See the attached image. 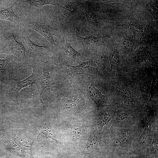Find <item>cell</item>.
<instances>
[{"label": "cell", "mask_w": 158, "mask_h": 158, "mask_svg": "<svg viewBox=\"0 0 158 158\" xmlns=\"http://www.w3.org/2000/svg\"><path fill=\"white\" fill-rule=\"evenodd\" d=\"M23 38L28 53L32 56L35 57L43 55L49 50V47L46 45H39L33 42L26 35H24Z\"/></svg>", "instance_id": "5"}, {"label": "cell", "mask_w": 158, "mask_h": 158, "mask_svg": "<svg viewBox=\"0 0 158 158\" xmlns=\"http://www.w3.org/2000/svg\"><path fill=\"white\" fill-rule=\"evenodd\" d=\"M65 53L66 56L70 59H75L79 57L80 54L75 50L69 44L65 45Z\"/></svg>", "instance_id": "19"}, {"label": "cell", "mask_w": 158, "mask_h": 158, "mask_svg": "<svg viewBox=\"0 0 158 158\" xmlns=\"http://www.w3.org/2000/svg\"><path fill=\"white\" fill-rule=\"evenodd\" d=\"M87 90L89 95L96 104L98 105L104 98L102 94L92 83H89L87 85Z\"/></svg>", "instance_id": "12"}, {"label": "cell", "mask_w": 158, "mask_h": 158, "mask_svg": "<svg viewBox=\"0 0 158 158\" xmlns=\"http://www.w3.org/2000/svg\"><path fill=\"white\" fill-rule=\"evenodd\" d=\"M147 9L150 11V12L152 13L153 16L155 17V19L156 18H157V10L153 6H148Z\"/></svg>", "instance_id": "26"}, {"label": "cell", "mask_w": 158, "mask_h": 158, "mask_svg": "<svg viewBox=\"0 0 158 158\" xmlns=\"http://www.w3.org/2000/svg\"><path fill=\"white\" fill-rule=\"evenodd\" d=\"M7 42L0 52V54H11L16 56L23 61L27 60L24 47L22 42H18L16 39L14 30H9L8 32Z\"/></svg>", "instance_id": "2"}, {"label": "cell", "mask_w": 158, "mask_h": 158, "mask_svg": "<svg viewBox=\"0 0 158 158\" xmlns=\"http://www.w3.org/2000/svg\"><path fill=\"white\" fill-rule=\"evenodd\" d=\"M25 22L27 27L38 32L52 44L56 45L53 37L54 35L56 36L55 29L46 22L36 18H29Z\"/></svg>", "instance_id": "3"}, {"label": "cell", "mask_w": 158, "mask_h": 158, "mask_svg": "<svg viewBox=\"0 0 158 158\" xmlns=\"http://www.w3.org/2000/svg\"><path fill=\"white\" fill-rule=\"evenodd\" d=\"M109 59L111 65H117L119 61L118 50L116 49H112L109 56Z\"/></svg>", "instance_id": "23"}, {"label": "cell", "mask_w": 158, "mask_h": 158, "mask_svg": "<svg viewBox=\"0 0 158 158\" xmlns=\"http://www.w3.org/2000/svg\"><path fill=\"white\" fill-rule=\"evenodd\" d=\"M152 119L148 121L143 132L138 140V143L141 145H144L146 142L149 137L150 130L152 123Z\"/></svg>", "instance_id": "16"}, {"label": "cell", "mask_w": 158, "mask_h": 158, "mask_svg": "<svg viewBox=\"0 0 158 158\" xmlns=\"http://www.w3.org/2000/svg\"><path fill=\"white\" fill-rule=\"evenodd\" d=\"M70 131L72 135L74 137L79 138L82 137L85 133L83 126L79 123L73 124L71 126Z\"/></svg>", "instance_id": "18"}, {"label": "cell", "mask_w": 158, "mask_h": 158, "mask_svg": "<svg viewBox=\"0 0 158 158\" xmlns=\"http://www.w3.org/2000/svg\"><path fill=\"white\" fill-rule=\"evenodd\" d=\"M99 142V133L94 128H93L90 131L88 141L82 154L88 155L98 150Z\"/></svg>", "instance_id": "6"}, {"label": "cell", "mask_w": 158, "mask_h": 158, "mask_svg": "<svg viewBox=\"0 0 158 158\" xmlns=\"http://www.w3.org/2000/svg\"><path fill=\"white\" fill-rule=\"evenodd\" d=\"M73 74L78 75L86 73L90 70L93 66L91 61L83 62L77 66L67 65Z\"/></svg>", "instance_id": "13"}, {"label": "cell", "mask_w": 158, "mask_h": 158, "mask_svg": "<svg viewBox=\"0 0 158 158\" xmlns=\"http://www.w3.org/2000/svg\"><path fill=\"white\" fill-rule=\"evenodd\" d=\"M158 140L157 134L154 135L153 141L150 146V152L152 158H158Z\"/></svg>", "instance_id": "20"}, {"label": "cell", "mask_w": 158, "mask_h": 158, "mask_svg": "<svg viewBox=\"0 0 158 158\" xmlns=\"http://www.w3.org/2000/svg\"><path fill=\"white\" fill-rule=\"evenodd\" d=\"M32 68L31 75L25 79L19 81L17 84L16 87L14 91L11 92H7V96L17 104H19L18 102V93L22 88L27 87H30L33 84L37 85V75L34 67L30 66Z\"/></svg>", "instance_id": "4"}, {"label": "cell", "mask_w": 158, "mask_h": 158, "mask_svg": "<svg viewBox=\"0 0 158 158\" xmlns=\"http://www.w3.org/2000/svg\"><path fill=\"white\" fill-rule=\"evenodd\" d=\"M78 36L82 43L86 46L98 44L101 43L102 40L100 37H96L92 36L86 37H83L78 35Z\"/></svg>", "instance_id": "17"}, {"label": "cell", "mask_w": 158, "mask_h": 158, "mask_svg": "<svg viewBox=\"0 0 158 158\" xmlns=\"http://www.w3.org/2000/svg\"><path fill=\"white\" fill-rule=\"evenodd\" d=\"M40 131L47 138H50L55 140L58 144L61 143L58 132L53 126L48 123L42 124L40 126Z\"/></svg>", "instance_id": "9"}, {"label": "cell", "mask_w": 158, "mask_h": 158, "mask_svg": "<svg viewBox=\"0 0 158 158\" xmlns=\"http://www.w3.org/2000/svg\"><path fill=\"white\" fill-rule=\"evenodd\" d=\"M26 4L36 8H40L43 6L51 4L55 5L56 1L55 0H22L20 1Z\"/></svg>", "instance_id": "15"}, {"label": "cell", "mask_w": 158, "mask_h": 158, "mask_svg": "<svg viewBox=\"0 0 158 158\" xmlns=\"http://www.w3.org/2000/svg\"><path fill=\"white\" fill-rule=\"evenodd\" d=\"M13 56L4 59H0V79H1L6 66L12 58Z\"/></svg>", "instance_id": "24"}, {"label": "cell", "mask_w": 158, "mask_h": 158, "mask_svg": "<svg viewBox=\"0 0 158 158\" xmlns=\"http://www.w3.org/2000/svg\"><path fill=\"white\" fill-rule=\"evenodd\" d=\"M87 158H100L98 155H90Z\"/></svg>", "instance_id": "27"}, {"label": "cell", "mask_w": 158, "mask_h": 158, "mask_svg": "<svg viewBox=\"0 0 158 158\" xmlns=\"http://www.w3.org/2000/svg\"><path fill=\"white\" fill-rule=\"evenodd\" d=\"M79 97H74L67 99L64 103V106L67 109L73 111H78L85 106V103Z\"/></svg>", "instance_id": "11"}, {"label": "cell", "mask_w": 158, "mask_h": 158, "mask_svg": "<svg viewBox=\"0 0 158 158\" xmlns=\"http://www.w3.org/2000/svg\"><path fill=\"white\" fill-rule=\"evenodd\" d=\"M84 10L87 20L92 24L97 25V22L95 13L92 11L86 8H84Z\"/></svg>", "instance_id": "21"}, {"label": "cell", "mask_w": 158, "mask_h": 158, "mask_svg": "<svg viewBox=\"0 0 158 158\" xmlns=\"http://www.w3.org/2000/svg\"><path fill=\"white\" fill-rule=\"evenodd\" d=\"M129 118L128 114L123 113L119 114L116 118L110 129L107 131V135H110L119 128H121L127 121Z\"/></svg>", "instance_id": "10"}, {"label": "cell", "mask_w": 158, "mask_h": 158, "mask_svg": "<svg viewBox=\"0 0 158 158\" xmlns=\"http://www.w3.org/2000/svg\"><path fill=\"white\" fill-rule=\"evenodd\" d=\"M132 138L131 131L129 130L125 131L116 139L114 144L115 146L119 148H126L130 145Z\"/></svg>", "instance_id": "8"}, {"label": "cell", "mask_w": 158, "mask_h": 158, "mask_svg": "<svg viewBox=\"0 0 158 158\" xmlns=\"http://www.w3.org/2000/svg\"><path fill=\"white\" fill-rule=\"evenodd\" d=\"M18 1H16L10 7L0 10V20H6L14 23H20L23 22L22 18L16 15L13 10L14 5Z\"/></svg>", "instance_id": "7"}, {"label": "cell", "mask_w": 158, "mask_h": 158, "mask_svg": "<svg viewBox=\"0 0 158 158\" xmlns=\"http://www.w3.org/2000/svg\"><path fill=\"white\" fill-rule=\"evenodd\" d=\"M111 111H104L100 112L99 114L97 122L100 127V130H102L103 127L108 124L114 116Z\"/></svg>", "instance_id": "14"}, {"label": "cell", "mask_w": 158, "mask_h": 158, "mask_svg": "<svg viewBox=\"0 0 158 158\" xmlns=\"http://www.w3.org/2000/svg\"><path fill=\"white\" fill-rule=\"evenodd\" d=\"M118 92L123 97L128 98H130L132 95L128 89L125 86L119 84L117 86Z\"/></svg>", "instance_id": "22"}, {"label": "cell", "mask_w": 158, "mask_h": 158, "mask_svg": "<svg viewBox=\"0 0 158 158\" xmlns=\"http://www.w3.org/2000/svg\"><path fill=\"white\" fill-rule=\"evenodd\" d=\"M75 6L74 4H70L66 6L63 10L64 15L66 17L71 15L75 10Z\"/></svg>", "instance_id": "25"}, {"label": "cell", "mask_w": 158, "mask_h": 158, "mask_svg": "<svg viewBox=\"0 0 158 158\" xmlns=\"http://www.w3.org/2000/svg\"><path fill=\"white\" fill-rule=\"evenodd\" d=\"M43 73L39 82L40 102L43 103L41 97L44 90L49 87L53 90L56 85L57 78L56 71L50 63L42 61Z\"/></svg>", "instance_id": "1"}]
</instances>
